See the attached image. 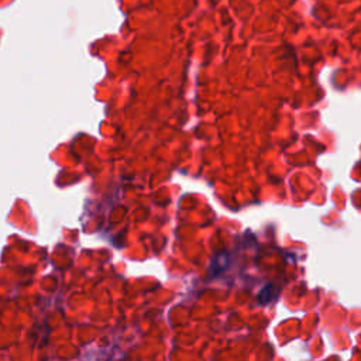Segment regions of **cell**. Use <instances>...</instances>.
I'll use <instances>...</instances> for the list:
<instances>
[{
	"label": "cell",
	"instance_id": "6da1fadb",
	"mask_svg": "<svg viewBox=\"0 0 361 361\" xmlns=\"http://www.w3.org/2000/svg\"><path fill=\"white\" fill-rule=\"evenodd\" d=\"M278 296V289L272 285V283H267L261 292L258 293V302L261 305H267L269 303L272 299H275Z\"/></svg>",
	"mask_w": 361,
	"mask_h": 361
}]
</instances>
